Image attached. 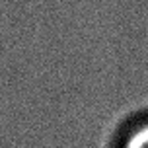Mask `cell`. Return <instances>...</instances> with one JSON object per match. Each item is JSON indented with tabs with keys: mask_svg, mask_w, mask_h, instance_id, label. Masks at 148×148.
I'll return each mask as SVG.
<instances>
[{
	"mask_svg": "<svg viewBox=\"0 0 148 148\" xmlns=\"http://www.w3.org/2000/svg\"><path fill=\"white\" fill-rule=\"evenodd\" d=\"M119 148H148V117L127 129Z\"/></svg>",
	"mask_w": 148,
	"mask_h": 148,
	"instance_id": "obj_1",
	"label": "cell"
}]
</instances>
